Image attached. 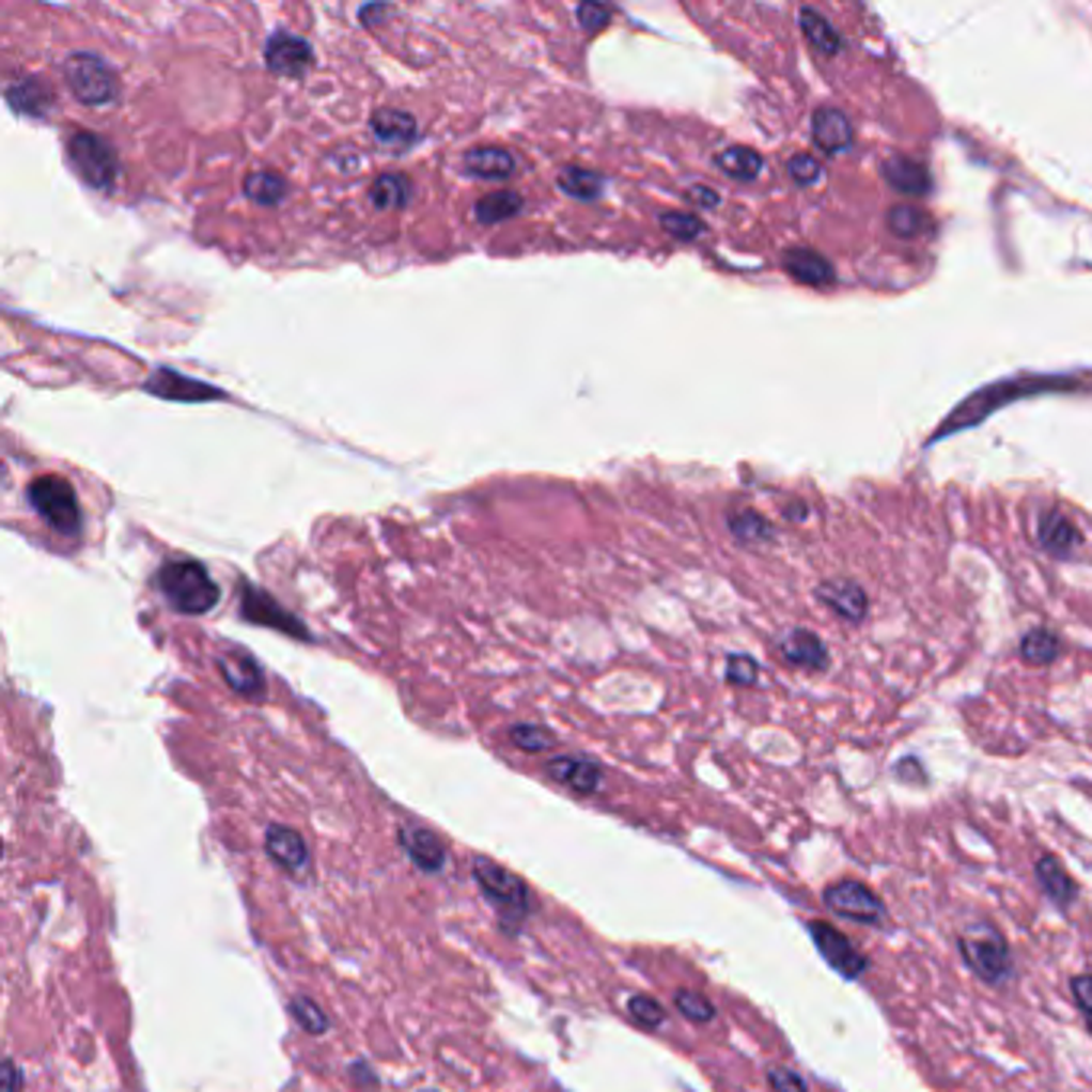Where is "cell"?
I'll return each instance as SVG.
<instances>
[{
  "instance_id": "obj_43",
  "label": "cell",
  "mask_w": 1092,
  "mask_h": 1092,
  "mask_svg": "<svg viewBox=\"0 0 1092 1092\" xmlns=\"http://www.w3.org/2000/svg\"><path fill=\"white\" fill-rule=\"evenodd\" d=\"M577 19L587 32H599L612 19V10L606 3H583V6H577Z\"/></svg>"
},
{
  "instance_id": "obj_30",
  "label": "cell",
  "mask_w": 1092,
  "mask_h": 1092,
  "mask_svg": "<svg viewBox=\"0 0 1092 1092\" xmlns=\"http://www.w3.org/2000/svg\"><path fill=\"white\" fill-rule=\"evenodd\" d=\"M1023 657L1029 660V664H1039V667H1045V664H1055L1058 657H1061V641H1058V635L1055 631H1048V628H1035V631H1029L1026 638H1023Z\"/></svg>"
},
{
  "instance_id": "obj_47",
  "label": "cell",
  "mask_w": 1092,
  "mask_h": 1092,
  "mask_svg": "<svg viewBox=\"0 0 1092 1092\" xmlns=\"http://www.w3.org/2000/svg\"><path fill=\"white\" fill-rule=\"evenodd\" d=\"M349 1077H353L356 1083L362 1080L365 1087H375V1083H378V1077H375V1074H372V1071L365 1067V1061H356V1064L349 1067Z\"/></svg>"
},
{
  "instance_id": "obj_40",
  "label": "cell",
  "mask_w": 1092,
  "mask_h": 1092,
  "mask_svg": "<svg viewBox=\"0 0 1092 1092\" xmlns=\"http://www.w3.org/2000/svg\"><path fill=\"white\" fill-rule=\"evenodd\" d=\"M728 680H731L734 686H753V683L760 680L756 660H750V657H744V654H734V657L728 660Z\"/></svg>"
},
{
  "instance_id": "obj_36",
  "label": "cell",
  "mask_w": 1092,
  "mask_h": 1092,
  "mask_svg": "<svg viewBox=\"0 0 1092 1092\" xmlns=\"http://www.w3.org/2000/svg\"><path fill=\"white\" fill-rule=\"evenodd\" d=\"M628 1016H631V1023L635 1026H641V1029H660L664 1026V1019H667V1010L654 1000V997H648V994H635L631 1000H628Z\"/></svg>"
},
{
  "instance_id": "obj_17",
  "label": "cell",
  "mask_w": 1092,
  "mask_h": 1092,
  "mask_svg": "<svg viewBox=\"0 0 1092 1092\" xmlns=\"http://www.w3.org/2000/svg\"><path fill=\"white\" fill-rule=\"evenodd\" d=\"M244 615L250 619V622H256V625H269V628H279V631H288V635H295V638H308V631L282 609V606H276L266 593H260V590H247L244 593Z\"/></svg>"
},
{
  "instance_id": "obj_14",
  "label": "cell",
  "mask_w": 1092,
  "mask_h": 1092,
  "mask_svg": "<svg viewBox=\"0 0 1092 1092\" xmlns=\"http://www.w3.org/2000/svg\"><path fill=\"white\" fill-rule=\"evenodd\" d=\"M548 776L555 782H561L564 789L577 792V795H593V792H599V782H603L599 763H593L587 756H555L548 763Z\"/></svg>"
},
{
  "instance_id": "obj_25",
  "label": "cell",
  "mask_w": 1092,
  "mask_h": 1092,
  "mask_svg": "<svg viewBox=\"0 0 1092 1092\" xmlns=\"http://www.w3.org/2000/svg\"><path fill=\"white\" fill-rule=\"evenodd\" d=\"M798 22H801V29H805V35H808V42L814 45V51H821V54H837V51L843 48L840 32H837L817 10H801V13H798Z\"/></svg>"
},
{
  "instance_id": "obj_1",
  "label": "cell",
  "mask_w": 1092,
  "mask_h": 1092,
  "mask_svg": "<svg viewBox=\"0 0 1092 1092\" xmlns=\"http://www.w3.org/2000/svg\"><path fill=\"white\" fill-rule=\"evenodd\" d=\"M157 587L167 596V603L183 615H205L218 606L221 596L212 574L192 558L167 561L157 574Z\"/></svg>"
},
{
  "instance_id": "obj_19",
  "label": "cell",
  "mask_w": 1092,
  "mask_h": 1092,
  "mask_svg": "<svg viewBox=\"0 0 1092 1092\" xmlns=\"http://www.w3.org/2000/svg\"><path fill=\"white\" fill-rule=\"evenodd\" d=\"M1039 542L1045 551L1067 558L1080 548V529L1064 516V513H1045L1039 522Z\"/></svg>"
},
{
  "instance_id": "obj_50",
  "label": "cell",
  "mask_w": 1092,
  "mask_h": 1092,
  "mask_svg": "<svg viewBox=\"0 0 1092 1092\" xmlns=\"http://www.w3.org/2000/svg\"><path fill=\"white\" fill-rule=\"evenodd\" d=\"M1087 1026H1090V1032H1092V1016H1087Z\"/></svg>"
},
{
  "instance_id": "obj_39",
  "label": "cell",
  "mask_w": 1092,
  "mask_h": 1092,
  "mask_svg": "<svg viewBox=\"0 0 1092 1092\" xmlns=\"http://www.w3.org/2000/svg\"><path fill=\"white\" fill-rule=\"evenodd\" d=\"M660 224H664L673 237H680V240H696V237L705 231V224H702L696 215H689V212H667V215L660 218Z\"/></svg>"
},
{
  "instance_id": "obj_37",
  "label": "cell",
  "mask_w": 1092,
  "mask_h": 1092,
  "mask_svg": "<svg viewBox=\"0 0 1092 1092\" xmlns=\"http://www.w3.org/2000/svg\"><path fill=\"white\" fill-rule=\"evenodd\" d=\"M510 740H513L522 753H545V750L555 744V737H551L545 728H539V724H513V728H510Z\"/></svg>"
},
{
  "instance_id": "obj_15",
  "label": "cell",
  "mask_w": 1092,
  "mask_h": 1092,
  "mask_svg": "<svg viewBox=\"0 0 1092 1092\" xmlns=\"http://www.w3.org/2000/svg\"><path fill=\"white\" fill-rule=\"evenodd\" d=\"M151 394H160V397H170V401H208V397H221L218 388H208L202 381H192L186 375H176L170 369H160L147 378L144 385Z\"/></svg>"
},
{
  "instance_id": "obj_46",
  "label": "cell",
  "mask_w": 1092,
  "mask_h": 1092,
  "mask_svg": "<svg viewBox=\"0 0 1092 1092\" xmlns=\"http://www.w3.org/2000/svg\"><path fill=\"white\" fill-rule=\"evenodd\" d=\"M898 776H901V779H910V776H914L917 782H926V773H923V766H920L914 756L904 760V763H898Z\"/></svg>"
},
{
  "instance_id": "obj_16",
  "label": "cell",
  "mask_w": 1092,
  "mask_h": 1092,
  "mask_svg": "<svg viewBox=\"0 0 1092 1092\" xmlns=\"http://www.w3.org/2000/svg\"><path fill=\"white\" fill-rule=\"evenodd\" d=\"M811 128H814L817 147H824L827 154H840V151L853 147L856 131H853V122L840 109H817Z\"/></svg>"
},
{
  "instance_id": "obj_13",
  "label": "cell",
  "mask_w": 1092,
  "mask_h": 1092,
  "mask_svg": "<svg viewBox=\"0 0 1092 1092\" xmlns=\"http://www.w3.org/2000/svg\"><path fill=\"white\" fill-rule=\"evenodd\" d=\"M1035 878L1042 885V894L1058 907V910H1071L1080 898V888L1077 882L1071 878V872L1051 856V853H1042L1035 859Z\"/></svg>"
},
{
  "instance_id": "obj_2",
  "label": "cell",
  "mask_w": 1092,
  "mask_h": 1092,
  "mask_svg": "<svg viewBox=\"0 0 1092 1092\" xmlns=\"http://www.w3.org/2000/svg\"><path fill=\"white\" fill-rule=\"evenodd\" d=\"M471 875H474L481 894L487 898V904L497 910L503 930L516 933L532 914V898H529L526 882L519 875H513L510 869L497 865L494 859H474Z\"/></svg>"
},
{
  "instance_id": "obj_12",
  "label": "cell",
  "mask_w": 1092,
  "mask_h": 1092,
  "mask_svg": "<svg viewBox=\"0 0 1092 1092\" xmlns=\"http://www.w3.org/2000/svg\"><path fill=\"white\" fill-rule=\"evenodd\" d=\"M266 856L288 875H305L311 869V853L298 830L272 824L266 830Z\"/></svg>"
},
{
  "instance_id": "obj_28",
  "label": "cell",
  "mask_w": 1092,
  "mask_h": 1092,
  "mask_svg": "<svg viewBox=\"0 0 1092 1092\" xmlns=\"http://www.w3.org/2000/svg\"><path fill=\"white\" fill-rule=\"evenodd\" d=\"M285 192H288L285 180L272 170H260V173H250L244 180V196L256 205H276V202L285 199Z\"/></svg>"
},
{
  "instance_id": "obj_48",
  "label": "cell",
  "mask_w": 1092,
  "mask_h": 1092,
  "mask_svg": "<svg viewBox=\"0 0 1092 1092\" xmlns=\"http://www.w3.org/2000/svg\"><path fill=\"white\" fill-rule=\"evenodd\" d=\"M388 13H391L388 6H365V10L359 13V19H362L365 26H372L375 19H381V16H388Z\"/></svg>"
},
{
  "instance_id": "obj_22",
  "label": "cell",
  "mask_w": 1092,
  "mask_h": 1092,
  "mask_svg": "<svg viewBox=\"0 0 1092 1092\" xmlns=\"http://www.w3.org/2000/svg\"><path fill=\"white\" fill-rule=\"evenodd\" d=\"M782 657L792 667H808V670H824L827 667V648L814 631H792L782 641Z\"/></svg>"
},
{
  "instance_id": "obj_9",
  "label": "cell",
  "mask_w": 1092,
  "mask_h": 1092,
  "mask_svg": "<svg viewBox=\"0 0 1092 1092\" xmlns=\"http://www.w3.org/2000/svg\"><path fill=\"white\" fill-rule=\"evenodd\" d=\"M311 64H314V51H311V45L301 35L285 32V29L269 35V42H266V67L272 74L301 77Z\"/></svg>"
},
{
  "instance_id": "obj_5",
  "label": "cell",
  "mask_w": 1092,
  "mask_h": 1092,
  "mask_svg": "<svg viewBox=\"0 0 1092 1092\" xmlns=\"http://www.w3.org/2000/svg\"><path fill=\"white\" fill-rule=\"evenodd\" d=\"M64 83L83 106H109L119 96L115 71L90 51H77L64 61Z\"/></svg>"
},
{
  "instance_id": "obj_11",
  "label": "cell",
  "mask_w": 1092,
  "mask_h": 1092,
  "mask_svg": "<svg viewBox=\"0 0 1092 1092\" xmlns=\"http://www.w3.org/2000/svg\"><path fill=\"white\" fill-rule=\"evenodd\" d=\"M218 670L224 676V683L244 696V699H263L266 692V680H263V667L244 651V648H231L218 657Z\"/></svg>"
},
{
  "instance_id": "obj_34",
  "label": "cell",
  "mask_w": 1092,
  "mask_h": 1092,
  "mask_svg": "<svg viewBox=\"0 0 1092 1092\" xmlns=\"http://www.w3.org/2000/svg\"><path fill=\"white\" fill-rule=\"evenodd\" d=\"M728 526H731V532L737 535V542H769V539H773V526H769L760 513H753V510L734 513V516L728 519Z\"/></svg>"
},
{
  "instance_id": "obj_49",
  "label": "cell",
  "mask_w": 1092,
  "mask_h": 1092,
  "mask_svg": "<svg viewBox=\"0 0 1092 1092\" xmlns=\"http://www.w3.org/2000/svg\"><path fill=\"white\" fill-rule=\"evenodd\" d=\"M3 1071H6V1083H3V1090L6 1092L19 1090V1071H16V1064H13V1061H6V1067H3Z\"/></svg>"
},
{
  "instance_id": "obj_23",
  "label": "cell",
  "mask_w": 1092,
  "mask_h": 1092,
  "mask_svg": "<svg viewBox=\"0 0 1092 1092\" xmlns=\"http://www.w3.org/2000/svg\"><path fill=\"white\" fill-rule=\"evenodd\" d=\"M821 599L830 606V609H837L846 622H862L865 619V612H869V599H865V593L856 587V583H849V580H837V583H827L824 590H821Z\"/></svg>"
},
{
  "instance_id": "obj_38",
  "label": "cell",
  "mask_w": 1092,
  "mask_h": 1092,
  "mask_svg": "<svg viewBox=\"0 0 1092 1092\" xmlns=\"http://www.w3.org/2000/svg\"><path fill=\"white\" fill-rule=\"evenodd\" d=\"M676 1010H680L689 1023H712V1019H715L712 1000H705L702 994H692V990H680V994H676Z\"/></svg>"
},
{
  "instance_id": "obj_45",
  "label": "cell",
  "mask_w": 1092,
  "mask_h": 1092,
  "mask_svg": "<svg viewBox=\"0 0 1092 1092\" xmlns=\"http://www.w3.org/2000/svg\"><path fill=\"white\" fill-rule=\"evenodd\" d=\"M689 202H696V205H702V208H715V205L721 202V196H718L715 189H708V186H692V189H689Z\"/></svg>"
},
{
  "instance_id": "obj_27",
  "label": "cell",
  "mask_w": 1092,
  "mask_h": 1092,
  "mask_svg": "<svg viewBox=\"0 0 1092 1092\" xmlns=\"http://www.w3.org/2000/svg\"><path fill=\"white\" fill-rule=\"evenodd\" d=\"M715 163H718L728 176H734V180H756L760 170H763V157H760L753 147H744V144L724 147V151L715 157Z\"/></svg>"
},
{
  "instance_id": "obj_21",
  "label": "cell",
  "mask_w": 1092,
  "mask_h": 1092,
  "mask_svg": "<svg viewBox=\"0 0 1092 1092\" xmlns=\"http://www.w3.org/2000/svg\"><path fill=\"white\" fill-rule=\"evenodd\" d=\"M372 135L385 147H407L417 138V122L410 112L401 109H381L372 115Z\"/></svg>"
},
{
  "instance_id": "obj_3",
  "label": "cell",
  "mask_w": 1092,
  "mask_h": 1092,
  "mask_svg": "<svg viewBox=\"0 0 1092 1092\" xmlns=\"http://www.w3.org/2000/svg\"><path fill=\"white\" fill-rule=\"evenodd\" d=\"M958 952L965 958V965L987 984L1003 987L1013 981L1016 968H1013V952L1007 936L994 926V923H974L958 936Z\"/></svg>"
},
{
  "instance_id": "obj_26",
  "label": "cell",
  "mask_w": 1092,
  "mask_h": 1092,
  "mask_svg": "<svg viewBox=\"0 0 1092 1092\" xmlns=\"http://www.w3.org/2000/svg\"><path fill=\"white\" fill-rule=\"evenodd\" d=\"M410 180L404 173H381L372 189H369V199L375 208H401L410 202Z\"/></svg>"
},
{
  "instance_id": "obj_31",
  "label": "cell",
  "mask_w": 1092,
  "mask_h": 1092,
  "mask_svg": "<svg viewBox=\"0 0 1092 1092\" xmlns=\"http://www.w3.org/2000/svg\"><path fill=\"white\" fill-rule=\"evenodd\" d=\"M558 186L564 192H571L574 199H593L603 189V176L596 170H587V167H564L561 176H558Z\"/></svg>"
},
{
  "instance_id": "obj_44",
  "label": "cell",
  "mask_w": 1092,
  "mask_h": 1092,
  "mask_svg": "<svg viewBox=\"0 0 1092 1092\" xmlns=\"http://www.w3.org/2000/svg\"><path fill=\"white\" fill-rule=\"evenodd\" d=\"M1071 994H1074L1077 1007H1080L1087 1016H1092V974L1074 978V981H1071Z\"/></svg>"
},
{
  "instance_id": "obj_51",
  "label": "cell",
  "mask_w": 1092,
  "mask_h": 1092,
  "mask_svg": "<svg viewBox=\"0 0 1092 1092\" xmlns=\"http://www.w3.org/2000/svg\"><path fill=\"white\" fill-rule=\"evenodd\" d=\"M426 1092H430V1090H426Z\"/></svg>"
},
{
  "instance_id": "obj_18",
  "label": "cell",
  "mask_w": 1092,
  "mask_h": 1092,
  "mask_svg": "<svg viewBox=\"0 0 1092 1092\" xmlns=\"http://www.w3.org/2000/svg\"><path fill=\"white\" fill-rule=\"evenodd\" d=\"M462 167L478 180H510L516 170V157L506 147H471Z\"/></svg>"
},
{
  "instance_id": "obj_6",
  "label": "cell",
  "mask_w": 1092,
  "mask_h": 1092,
  "mask_svg": "<svg viewBox=\"0 0 1092 1092\" xmlns=\"http://www.w3.org/2000/svg\"><path fill=\"white\" fill-rule=\"evenodd\" d=\"M67 154L74 170L83 176L87 186L93 189H112L119 176V157L109 141H103L93 131H77L67 138Z\"/></svg>"
},
{
  "instance_id": "obj_24",
  "label": "cell",
  "mask_w": 1092,
  "mask_h": 1092,
  "mask_svg": "<svg viewBox=\"0 0 1092 1092\" xmlns=\"http://www.w3.org/2000/svg\"><path fill=\"white\" fill-rule=\"evenodd\" d=\"M785 269L798 279V282H808V285H830L833 282V266L814 253V250H789L785 253Z\"/></svg>"
},
{
  "instance_id": "obj_20",
  "label": "cell",
  "mask_w": 1092,
  "mask_h": 1092,
  "mask_svg": "<svg viewBox=\"0 0 1092 1092\" xmlns=\"http://www.w3.org/2000/svg\"><path fill=\"white\" fill-rule=\"evenodd\" d=\"M882 173L898 192H907V196H926L930 192V170L920 160L894 154V157L885 160Z\"/></svg>"
},
{
  "instance_id": "obj_10",
  "label": "cell",
  "mask_w": 1092,
  "mask_h": 1092,
  "mask_svg": "<svg viewBox=\"0 0 1092 1092\" xmlns=\"http://www.w3.org/2000/svg\"><path fill=\"white\" fill-rule=\"evenodd\" d=\"M397 843H401V849L407 853V859H410L420 872H442V869H446V859H449L446 843H442L430 827L401 824Z\"/></svg>"
},
{
  "instance_id": "obj_42",
  "label": "cell",
  "mask_w": 1092,
  "mask_h": 1092,
  "mask_svg": "<svg viewBox=\"0 0 1092 1092\" xmlns=\"http://www.w3.org/2000/svg\"><path fill=\"white\" fill-rule=\"evenodd\" d=\"M789 170H792V176H795L801 186H811V183H817V180L824 176V167H821V160H817V157H811V154H795V157H792V163H789Z\"/></svg>"
},
{
  "instance_id": "obj_41",
  "label": "cell",
  "mask_w": 1092,
  "mask_h": 1092,
  "mask_svg": "<svg viewBox=\"0 0 1092 1092\" xmlns=\"http://www.w3.org/2000/svg\"><path fill=\"white\" fill-rule=\"evenodd\" d=\"M773 1092H808V1080L801 1074H795L792 1067H769L766 1074Z\"/></svg>"
},
{
  "instance_id": "obj_4",
  "label": "cell",
  "mask_w": 1092,
  "mask_h": 1092,
  "mask_svg": "<svg viewBox=\"0 0 1092 1092\" xmlns=\"http://www.w3.org/2000/svg\"><path fill=\"white\" fill-rule=\"evenodd\" d=\"M29 503L32 510L64 539H74L80 532V503L74 497V487L58 474H42L29 484Z\"/></svg>"
},
{
  "instance_id": "obj_29",
  "label": "cell",
  "mask_w": 1092,
  "mask_h": 1092,
  "mask_svg": "<svg viewBox=\"0 0 1092 1092\" xmlns=\"http://www.w3.org/2000/svg\"><path fill=\"white\" fill-rule=\"evenodd\" d=\"M519 208H522V199H519L516 192H510V189H500V192L484 196V199L474 205V218H478L481 224H500V221L513 218Z\"/></svg>"
},
{
  "instance_id": "obj_32",
  "label": "cell",
  "mask_w": 1092,
  "mask_h": 1092,
  "mask_svg": "<svg viewBox=\"0 0 1092 1092\" xmlns=\"http://www.w3.org/2000/svg\"><path fill=\"white\" fill-rule=\"evenodd\" d=\"M6 99L16 112H29V115H42L45 106H48V93L42 90L38 80H22V83H13L6 90Z\"/></svg>"
},
{
  "instance_id": "obj_7",
  "label": "cell",
  "mask_w": 1092,
  "mask_h": 1092,
  "mask_svg": "<svg viewBox=\"0 0 1092 1092\" xmlns=\"http://www.w3.org/2000/svg\"><path fill=\"white\" fill-rule=\"evenodd\" d=\"M824 904L827 910H833L837 917L856 920V923H882L885 920V901L862 882H837L824 891Z\"/></svg>"
},
{
  "instance_id": "obj_35",
  "label": "cell",
  "mask_w": 1092,
  "mask_h": 1092,
  "mask_svg": "<svg viewBox=\"0 0 1092 1092\" xmlns=\"http://www.w3.org/2000/svg\"><path fill=\"white\" fill-rule=\"evenodd\" d=\"M888 224H891V231L901 234V237H920V234L930 231V218H926V212L917 208V205H898V208H891Z\"/></svg>"
},
{
  "instance_id": "obj_33",
  "label": "cell",
  "mask_w": 1092,
  "mask_h": 1092,
  "mask_svg": "<svg viewBox=\"0 0 1092 1092\" xmlns=\"http://www.w3.org/2000/svg\"><path fill=\"white\" fill-rule=\"evenodd\" d=\"M288 1013H292V1019L298 1023V1029H305L308 1035H324V1032L330 1029L327 1013H324L311 997H292Z\"/></svg>"
},
{
  "instance_id": "obj_8",
  "label": "cell",
  "mask_w": 1092,
  "mask_h": 1092,
  "mask_svg": "<svg viewBox=\"0 0 1092 1092\" xmlns=\"http://www.w3.org/2000/svg\"><path fill=\"white\" fill-rule=\"evenodd\" d=\"M808 930H811V939H814L817 952L824 955V962H827L837 974H843L846 981H856V978L865 974L869 962H865V955L849 942V936H843L837 926H830V923H824V920H811Z\"/></svg>"
}]
</instances>
